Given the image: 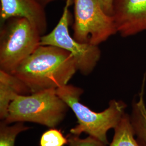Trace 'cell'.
I'll return each mask as SVG.
<instances>
[{"instance_id":"cell-7","label":"cell","mask_w":146,"mask_h":146,"mask_svg":"<svg viewBox=\"0 0 146 146\" xmlns=\"http://www.w3.org/2000/svg\"><path fill=\"white\" fill-rule=\"evenodd\" d=\"M112 17L122 36L146 31V0H113Z\"/></svg>"},{"instance_id":"cell-13","label":"cell","mask_w":146,"mask_h":146,"mask_svg":"<svg viewBox=\"0 0 146 146\" xmlns=\"http://www.w3.org/2000/svg\"><path fill=\"white\" fill-rule=\"evenodd\" d=\"M67 137L63 135L61 130L49 128L42 134L40 141V146H64L68 145Z\"/></svg>"},{"instance_id":"cell-3","label":"cell","mask_w":146,"mask_h":146,"mask_svg":"<svg viewBox=\"0 0 146 146\" xmlns=\"http://www.w3.org/2000/svg\"><path fill=\"white\" fill-rule=\"evenodd\" d=\"M68 105L50 89L28 95H17L9 107L5 121L7 124L31 122L55 128L65 119Z\"/></svg>"},{"instance_id":"cell-11","label":"cell","mask_w":146,"mask_h":146,"mask_svg":"<svg viewBox=\"0 0 146 146\" xmlns=\"http://www.w3.org/2000/svg\"><path fill=\"white\" fill-rule=\"evenodd\" d=\"M114 130L113 138L109 146H139L133 130L129 114L125 113Z\"/></svg>"},{"instance_id":"cell-9","label":"cell","mask_w":146,"mask_h":146,"mask_svg":"<svg viewBox=\"0 0 146 146\" xmlns=\"http://www.w3.org/2000/svg\"><path fill=\"white\" fill-rule=\"evenodd\" d=\"M30 94L29 89L20 79L0 70V120H5L10 104L17 95Z\"/></svg>"},{"instance_id":"cell-6","label":"cell","mask_w":146,"mask_h":146,"mask_svg":"<svg viewBox=\"0 0 146 146\" xmlns=\"http://www.w3.org/2000/svg\"><path fill=\"white\" fill-rule=\"evenodd\" d=\"M71 4L66 1L57 25L50 33L41 36L40 44L58 47L70 53L76 61L78 70L84 76H87L92 73L99 62L101 50L98 46L81 43L70 35L69 7Z\"/></svg>"},{"instance_id":"cell-5","label":"cell","mask_w":146,"mask_h":146,"mask_svg":"<svg viewBox=\"0 0 146 146\" xmlns=\"http://www.w3.org/2000/svg\"><path fill=\"white\" fill-rule=\"evenodd\" d=\"M73 36L78 42L99 46L117 33L112 16L107 15L98 0H73Z\"/></svg>"},{"instance_id":"cell-12","label":"cell","mask_w":146,"mask_h":146,"mask_svg":"<svg viewBox=\"0 0 146 146\" xmlns=\"http://www.w3.org/2000/svg\"><path fill=\"white\" fill-rule=\"evenodd\" d=\"M30 128L25 125V122L7 124L3 121H0V146H15L17 135Z\"/></svg>"},{"instance_id":"cell-8","label":"cell","mask_w":146,"mask_h":146,"mask_svg":"<svg viewBox=\"0 0 146 146\" xmlns=\"http://www.w3.org/2000/svg\"><path fill=\"white\" fill-rule=\"evenodd\" d=\"M1 23L12 17L25 18L41 36L47 29L44 7L37 0H0Z\"/></svg>"},{"instance_id":"cell-2","label":"cell","mask_w":146,"mask_h":146,"mask_svg":"<svg viewBox=\"0 0 146 146\" xmlns=\"http://www.w3.org/2000/svg\"><path fill=\"white\" fill-rule=\"evenodd\" d=\"M84 92L81 88L68 84L56 89L58 95L72 110L78 120V125L70 129V133L80 136L85 133L108 146V132L118 125L127 105L122 100H111L106 110L96 112L81 102Z\"/></svg>"},{"instance_id":"cell-16","label":"cell","mask_w":146,"mask_h":146,"mask_svg":"<svg viewBox=\"0 0 146 146\" xmlns=\"http://www.w3.org/2000/svg\"><path fill=\"white\" fill-rule=\"evenodd\" d=\"M38 2H40L43 7H45V6L48 5V3L52 2V1H58V0H37Z\"/></svg>"},{"instance_id":"cell-14","label":"cell","mask_w":146,"mask_h":146,"mask_svg":"<svg viewBox=\"0 0 146 146\" xmlns=\"http://www.w3.org/2000/svg\"><path fill=\"white\" fill-rule=\"evenodd\" d=\"M68 146H108L101 141L92 136H88L82 139L80 136L69 133L67 135Z\"/></svg>"},{"instance_id":"cell-1","label":"cell","mask_w":146,"mask_h":146,"mask_svg":"<svg viewBox=\"0 0 146 146\" xmlns=\"http://www.w3.org/2000/svg\"><path fill=\"white\" fill-rule=\"evenodd\" d=\"M78 71L70 53L55 46L40 45L11 74L31 94L67 85Z\"/></svg>"},{"instance_id":"cell-15","label":"cell","mask_w":146,"mask_h":146,"mask_svg":"<svg viewBox=\"0 0 146 146\" xmlns=\"http://www.w3.org/2000/svg\"><path fill=\"white\" fill-rule=\"evenodd\" d=\"M104 12L108 15H113V0H98Z\"/></svg>"},{"instance_id":"cell-4","label":"cell","mask_w":146,"mask_h":146,"mask_svg":"<svg viewBox=\"0 0 146 146\" xmlns=\"http://www.w3.org/2000/svg\"><path fill=\"white\" fill-rule=\"evenodd\" d=\"M41 36L25 18L12 17L2 23L0 70L13 73L41 45Z\"/></svg>"},{"instance_id":"cell-10","label":"cell","mask_w":146,"mask_h":146,"mask_svg":"<svg viewBox=\"0 0 146 146\" xmlns=\"http://www.w3.org/2000/svg\"><path fill=\"white\" fill-rule=\"evenodd\" d=\"M131 124L139 146H146V106L144 100V82L138 99L133 100L129 114Z\"/></svg>"}]
</instances>
